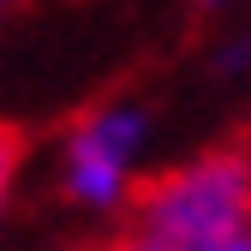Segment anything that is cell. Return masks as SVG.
Returning a JSON list of instances; mask_svg holds the SVG:
<instances>
[{"label":"cell","instance_id":"cell-1","mask_svg":"<svg viewBox=\"0 0 251 251\" xmlns=\"http://www.w3.org/2000/svg\"><path fill=\"white\" fill-rule=\"evenodd\" d=\"M120 239L138 251H227L251 239V138L192 150L150 174L120 215Z\"/></svg>","mask_w":251,"mask_h":251},{"label":"cell","instance_id":"cell-2","mask_svg":"<svg viewBox=\"0 0 251 251\" xmlns=\"http://www.w3.org/2000/svg\"><path fill=\"white\" fill-rule=\"evenodd\" d=\"M150 155H155V114L132 96L96 102L54 138L48 155L54 198L90 222H120L138 185L150 179Z\"/></svg>","mask_w":251,"mask_h":251},{"label":"cell","instance_id":"cell-3","mask_svg":"<svg viewBox=\"0 0 251 251\" xmlns=\"http://www.w3.org/2000/svg\"><path fill=\"white\" fill-rule=\"evenodd\" d=\"M24 168H30V144L0 126V222H6V209H12L18 185H24Z\"/></svg>","mask_w":251,"mask_h":251},{"label":"cell","instance_id":"cell-4","mask_svg":"<svg viewBox=\"0 0 251 251\" xmlns=\"http://www.w3.org/2000/svg\"><path fill=\"white\" fill-rule=\"evenodd\" d=\"M96 251H138V245H132V239H120V233H114V239H102Z\"/></svg>","mask_w":251,"mask_h":251},{"label":"cell","instance_id":"cell-5","mask_svg":"<svg viewBox=\"0 0 251 251\" xmlns=\"http://www.w3.org/2000/svg\"><path fill=\"white\" fill-rule=\"evenodd\" d=\"M227 251H251V239H233V245H227Z\"/></svg>","mask_w":251,"mask_h":251},{"label":"cell","instance_id":"cell-6","mask_svg":"<svg viewBox=\"0 0 251 251\" xmlns=\"http://www.w3.org/2000/svg\"><path fill=\"white\" fill-rule=\"evenodd\" d=\"M198 6H227V0H198Z\"/></svg>","mask_w":251,"mask_h":251},{"label":"cell","instance_id":"cell-7","mask_svg":"<svg viewBox=\"0 0 251 251\" xmlns=\"http://www.w3.org/2000/svg\"><path fill=\"white\" fill-rule=\"evenodd\" d=\"M0 18H6V0H0Z\"/></svg>","mask_w":251,"mask_h":251}]
</instances>
